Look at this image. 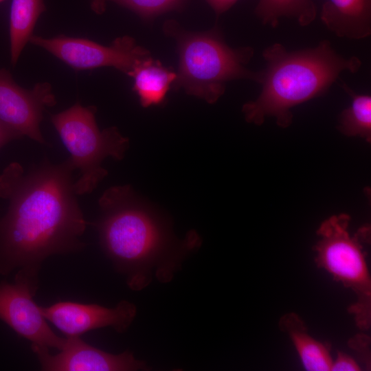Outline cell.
I'll use <instances>...</instances> for the list:
<instances>
[{
    "instance_id": "ba28073f",
    "label": "cell",
    "mask_w": 371,
    "mask_h": 371,
    "mask_svg": "<svg viewBox=\"0 0 371 371\" xmlns=\"http://www.w3.org/2000/svg\"><path fill=\"white\" fill-rule=\"evenodd\" d=\"M29 42L45 49L75 70L113 67L131 76L137 64L150 56L147 50L128 36L117 38L109 46L65 36L46 38L32 35Z\"/></svg>"
},
{
    "instance_id": "7402d4cb",
    "label": "cell",
    "mask_w": 371,
    "mask_h": 371,
    "mask_svg": "<svg viewBox=\"0 0 371 371\" xmlns=\"http://www.w3.org/2000/svg\"><path fill=\"white\" fill-rule=\"evenodd\" d=\"M217 14L229 10L238 0H205Z\"/></svg>"
},
{
    "instance_id": "5bb4252c",
    "label": "cell",
    "mask_w": 371,
    "mask_h": 371,
    "mask_svg": "<svg viewBox=\"0 0 371 371\" xmlns=\"http://www.w3.org/2000/svg\"><path fill=\"white\" fill-rule=\"evenodd\" d=\"M131 76L134 79L133 89L141 104L148 107L164 100L176 80L177 74L149 56L137 64Z\"/></svg>"
},
{
    "instance_id": "e0dca14e",
    "label": "cell",
    "mask_w": 371,
    "mask_h": 371,
    "mask_svg": "<svg viewBox=\"0 0 371 371\" xmlns=\"http://www.w3.org/2000/svg\"><path fill=\"white\" fill-rule=\"evenodd\" d=\"M343 89L351 97L350 105L339 117L338 130L348 137H360L368 142L371 141V97L357 94L346 85Z\"/></svg>"
},
{
    "instance_id": "6da1fadb",
    "label": "cell",
    "mask_w": 371,
    "mask_h": 371,
    "mask_svg": "<svg viewBox=\"0 0 371 371\" xmlns=\"http://www.w3.org/2000/svg\"><path fill=\"white\" fill-rule=\"evenodd\" d=\"M68 158L44 161L27 171L16 162L0 174V198L8 202L0 220V275L15 269L39 271L46 258L78 251L87 222L74 189Z\"/></svg>"
},
{
    "instance_id": "d6986e66",
    "label": "cell",
    "mask_w": 371,
    "mask_h": 371,
    "mask_svg": "<svg viewBox=\"0 0 371 371\" xmlns=\"http://www.w3.org/2000/svg\"><path fill=\"white\" fill-rule=\"evenodd\" d=\"M349 346L358 354L366 368H370V339L365 334H358L349 341Z\"/></svg>"
},
{
    "instance_id": "ffe728a7",
    "label": "cell",
    "mask_w": 371,
    "mask_h": 371,
    "mask_svg": "<svg viewBox=\"0 0 371 371\" xmlns=\"http://www.w3.org/2000/svg\"><path fill=\"white\" fill-rule=\"evenodd\" d=\"M359 363L349 355L339 352L335 361H333L331 370L333 371H359L361 370Z\"/></svg>"
},
{
    "instance_id": "5b68a950",
    "label": "cell",
    "mask_w": 371,
    "mask_h": 371,
    "mask_svg": "<svg viewBox=\"0 0 371 371\" xmlns=\"http://www.w3.org/2000/svg\"><path fill=\"white\" fill-rule=\"evenodd\" d=\"M350 221L349 215L340 214L322 222L317 231L319 240L313 247L315 262L354 292L356 302L348 311L357 326L367 330L371 324V280L363 244L370 241V229L362 227L352 236Z\"/></svg>"
},
{
    "instance_id": "7a4b0ae2",
    "label": "cell",
    "mask_w": 371,
    "mask_h": 371,
    "mask_svg": "<svg viewBox=\"0 0 371 371\" xmlns=\"http://www.w3.org/2000/svg\"><path fill=\"white\" fill-rule=\"evenodd\" d=\"M98 205L100 216L92 225L101 248L133 291L144 289L153 279L170 282L200 243L194 232L182 240L174 236L128 185L106 190Z\"/></svg>"
},
{
    "instance_id": "8992f818",
    "label": "cell",
    "mask_w": 371,
    "mask_h": 371,
    "mask_svg": "<svg viewBox=\"0 0 371 371\" xmlns=\"http://www.w3.org/2000/svg\"><path fill=\"white\" fill-rule=\"evenodd\" d=\"M96 108L78 102L51 115V121L71 156L69 159L80 177L74 182L76 195L92 192L108 175L102 167L107 157L122 159L129 140L114 127L100 131L95 121Z\"/></svg>"
},
{
    "instance_id": "3957f363",
    "label": "cell",
    "mask_w": 371,
    "mask_h": 371,
    "mask_svg": "<svg viewBox=\"0 0 371 371\" xmlns=\"http://www.w3.org/2000/svg\"><path fill=\"white\" fill-rule=\"evenodd\" d=\"M262 56L266 67L260 71L261 92L256 100L245 103L242 111L249 123L261 125L273 117L282 128L291 124L292 108L323 95L342 71L355 73L362 64L356 56L337 53L327 40L297 51L274 43Z\"/></svg>"
},
{
    "instance_id": "9c48e42d",
    "label": "cell",
    "mask_w": 371,
    "mask_h": 371,
    "mask_svg": "<svg viewBox=\"0 0 371 371\" xmlns=\"http://www.w3.org/2000/svg\"><path fill=\"white\" fill-rule=\"evenodd\" d=\"M56 104L50 84L40 82L25 89L15 83L8 71L0 69V120L21 136L46 144L40 124L45 107Z\"/></svg>"
},
{
    "instance_id": "52a82bcc",
    "label": "cell",
    "mask_w": 371,
    "mask_h": 371,
    "mask_svg": "<svg viewBox=\"0 0 371 371\" xmlns=\"http://www.w3.org/2000/svg\"><path fill=\"white\" fill-rule=\"evenodd\" d=\"M38 273L36 270L21 269L13 283H0V319L32 344L60 350L66 338L52 330L41 306L33 300L38 289Z\"/></svg>"
},
{
    "instance_id": "277c9868",
    "label": "cell",
    "mask_w": 371,
    "mask_h": 371,
    "mask_svg": "<svg viewBox=\"0 0 371 371\" xmlns=\"http://www.w3.org/2000/svg\"><path fill=\"white\" fill-rule=\"evenodd\" d=\"M166 30L175 35L179 54L176 85L190 95L214 103L224 93L226 83L248 79L260 83V71L247 69L245 65L254 55L251 47L233 49L217 31L187 32L171 24Z\"/></svg>"
},
{
    "instance_id": "44dd1931",
    "label": "cell",
    "mask_w": 371,
    "mask_h": 371,
    "mask_svg": "<svg viewBox=\"0 0 371 371\" xmlns=\"http://www.w3.org/2000/svg\"><path fill=\"white\" fill-rule=\"evenodd\" d=\"M22 136L0 120V148L13 139Z\"/></svg>"
},
{
    "instance_id": "9a60e30c",
    "label": "cell",
    "mask_w": 371,
    "mask_h": 371,
    "mask_svg": "<svg viewBox=\"0 0 371 371\" xmlns=\"http://www.w3.org/2000/svg\"><path fill=\"white\" fill-rule=\"evenodd\" d=\"M43 0H12L10 14V55L15 65L41 14L45 11Z\"/></svg>"
},
{
    "instance_id": "8fae6325",
    "label": "cell",
    "mask_w": 371,
    "mask_h": 371,
    "mask_svg": "<svg viewBox=\"0 0 371 371\" xmlns=\"http://www.w3.org/2000/svg\"><path fill=\"white\" fill-rule=\"evenodd\" d=\"M49 348L32 344L42 370L45 371H135L146 370V363L130 351L111 354L89 345L80 336L66 337L63 348L52 355Z\"/></svg>"
},
{
    "instance_id": "ac0fdd59",
    "label": "cell",
    "mask_w": 371,
    "mask_h": 371,
    "mask_svg": "<svg viewBox=\"0 0 371 371\" xmlns=\"http://www.w3.org/2000/svg\"><path fill=\"white\" fill-rule=\"evenodd\" d=\"M91 9L98 14L104 12L107 1L128 8L144 18H150L177 7L183 0H89Z\"/></svg>"
},
{
    "instance_id": "7c38bea8",
    "label": "cell",
    "mask_w": 371,
    "mask_h": 371,
    "mask_svg": "<svg viewBox=\"0 0 371 371\" xmlns=\"http://www.w3.org/2000/svg\"><path fill=\"white\" fill-rule=\"evenodd\" d=\"M320 18L339 37L365 38L371 34V0H326Z\"/></svg>"
},
{
    "instance_id": "4fadbf2b",
    "label": "cell",
    "mask_w": 371,
    "mask_h": 371,
    "mask_svg": "<svg viewBox=\"0 0 371 371\" xmlns=\"http://www.w3.org/2000/svg\"><path fill=\"white\" fill-rule=\"evenodd\" d=\"M279 327L290 337L306 370H331L333 361L330 347L309 335L305 323L297 314L289 313L282 315Z\"/></svg>"
},
{
    "instance_id": "30bf717a",
    "label": "cell",
    "mask_w": 371,
    "mask_h": 371,
    "mask_svg": "<svg viewBox=\"0 0 371 371\" xmlns=\"http://www.w3.org/2000/svg\"><path fill=\"white\" fill-rule=\"evenodd\" d=\"M46 319L66 337L80 336L91 330L111 327L124 333L137 315L136 306L122 300L114 307L76 302H58L48 306H41Z\"/></svg>"
},
{
    "instance_id": "603a6c76",
    "label": "cell",
    "mask_w": 371,
    "mask_h": 371,
    "mask_svg": "<svg viewBox=\"0 0 371 371\" xmlns=\"http://www.w3.org/2000/svg\"><path fill=\"white\" fill-rule=\"evenodd\" d=\"M2 1H3V0H0V2H1Z\"/></svg>"
},
{
    "instance_id": "2e32d148",
    "label": "cell",
    "mask_w": 371,
    "mask_h": 371,
    "mask_svg": "<svg viewBox=\"0 0 371 371\" xmlns=\"http://www.w3.org/2000/svg\"><path fill=\"white\" fill-rule=\"evenodd\" d=\"M255 12L264 25L272 27L283 17L295 19L300 25L306 26L316 18L317 8L312 0H258Z\"/></svg>"
}]
</instances>
